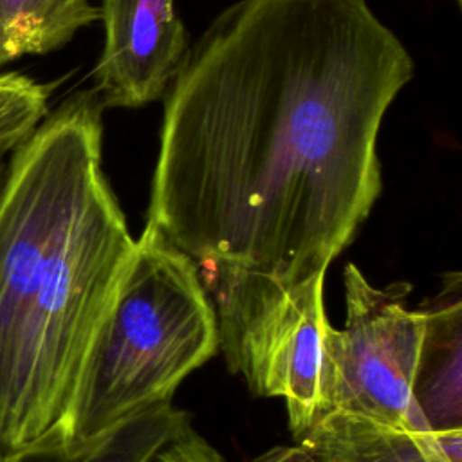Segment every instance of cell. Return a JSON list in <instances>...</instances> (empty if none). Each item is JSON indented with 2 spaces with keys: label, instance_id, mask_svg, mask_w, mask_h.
<instances>
[{
  "label": "cell",
  "instance_id": "obj_1",
  "mask_svg": "<svg viewBox=\"0 0 462 462\" xmlns=\"http://www.w3.org/2000/svg\"><path fill=\"white\" fill-rule=\"evenodd\" d=\"M413 60L366 0H238L164 94L146 224L200 273L325 274L383 189Z\"/></svg>",
  "mask_w": 462,
  "mask_h": 462
},
{
  "label": "cell",
  "instance_id": "obj_2",
  "mask_svg": "<svg viewBox=\"0 0 462 462\" xmlns=\"http://www.w3.org/2000/svg\"><path fill=\"white\" fill-rule=\"evenodd\" d=\"M103 106L67 97L7 159L0 188V462L56 435L134 256L103 171Z\"/></svg>",
  "mask_w": 462,
  "mask_h": 462
},
{
  "label": "cell",
  "instance_id": "obj_3",
  "mask_svg": "<svg viewBox=\"0 0 462 462\" xmlns=\"http://www.w3.org/2000/svg\"><path fill=\"white\" fill-rule=\"evenodd\" d=\"M217 352V314L199 265L146 224L88 348L61 439L88 440L171 402Z\"/></svg>",
  "mask_w": 462,
  "mask_h": 462
},
{
  "label": "cell",
  "instance_id": "obj_4",
  "mask_svg": "<svg viewBox=\"0 0 462 462\" xmlns=\"http://www.w3.org/2000/svg\"><path fill=\"white\" fill-rule=\"evenodd\" d=\"M202 276V274H200ZM215 298L218 350L260 397H282L298 440L321 411L325 274L280 282L265 274L220 271L202 276Z\"/></svg>",
  "mask_w": 462,
  "mask_h": 462
},
{
  "label": "cell",
  "instance_id": "obj_5",
  "mask_svg": "<svg viewBox=\"0 0 462 462\" xmlns=\"http://www.w3.org/2000/svg\"><path fill=\"white\" fill-rule=\"evenodd\" d=\"M343 287L345 323H330L325 336L319 415L431 431L413 401L424 312L408 307L411 285L375 287L356 263H346Z\"/></svg>",
  "mask_w": 462,
  "mask_h": 462
},
{
  "label": "cell",
  "instance_id": "obj_6",
  "mask_svg": "<svg viewBox=\"0 0 462 462\" xmlns=\"http://www.w3.org/2000/svg\"><path fill=\"white\" fill-rule=\"evenodd\" d=\"M105 43L94 69L103 108H139L166 94L188 54L175 0H101Z\"/></svg>",
  "mask_w": 462,
  "mask_h": 462
},
{
  "label": "cell",
  "instance_id": "obj_7",
  "mask_svg": "<svg viewBox=\"0 0 462 462\" xmlns=\"http://www.w3.org/2000/svg\"><path fill=\"white\" fill-rule=\"evenodd\" d=\"M424 337L413 401L437 435L462 433V282L448 273L437 296L420 307Z\"/></svg>",
  "mask_w": 462,
  "mask_h": 462
},
{
  "label": "cell",
  "instance_id": "obj_8",
  "mask_svg": "<svg viewBox=\"0 0 462 462\" xmlns=\"http://www.w3.org/2000/svg\"><path fill=\"white\" fill-rule=\"evenodd\" d=\"M294 444L319 462H462V433L437 435L319 415Z\"/></svg>",
  "mask_w": 462,
  "mask_h": 462
},
{
  "label": "cell",
  "instance_id": "obj_9",
  "mask_svg": "<svg viewBox=\"0 0 462 462\" xmlns=\"http://www.w3.org/2000/svg\"><path fill=\"white\" fill-rule=\"evenodd\" d=\"M186 424L188 413L166 402L132 415L88 440L52 437L9 462H148Z\"/></svg>",
  "mask_w": 462,
  "mask_h": 462
},
{
  "label": "cell",
  "instance_id": "obj_10",
  "mask_svg": "<svg viewBox=\"0 0 462 462\" xmlns=\"http://www.w3.org/2000/svg\"><path fill=\"white\" fill-rule=\"evenodd\" d=\"M97 18L90 0H0V72L20 58L61 49Z\"/></svg>",
  "mask_w": 462,
  "mask_h": 462
},
{
  "label": "cell",
  "instance_id": "obj_11",
  "mask_svg": "<svg viewBox=\"0 0 462 462\" xmlns=\"http://www.w3.org/2000/svg\"><path fill=\"white\" fill-rule=\"evenodd\" d=\"M54 83L9 70L0 72V155L23 143L49 114Z\"/></svg>",
  "mask_w": 462,
  "mask_h": 462
},
{
  "label": "cell",
  "instance_id": "obj_12",
  "mask_svg": "<svg viewBox=\"0 0 462 462\" xmlns=\"http://www.w3.org/2000/svg\"><path fill=\"white\" fill-rule=\"evenodd\" d=\"M148 462H226L222 455L193 428L186 424Z\"/></svg>",
  "mask_w": 462,
  "mask_h": 462
},
{
  "label": "cell",
  "instance_id": "obj_13",
  "mask_svg": "<svg viewBox=\"0 0 462 462\" xmlns=\"http://www.w3.org/2000/svg\"><path fill=\"white\" fill-rule=\"evenodd\" d=\"M253 462H319L307 449L298 444L292 446H274L256 457Z\"/></svg>",
  "mask_w": 462,
  "mask_h": 462
},
{
  "label": "cell",
  "instance_id": "obj_14",
  "mask_svg": "<svg viewBox=\"0 0 462 462\" xmlns=\"http://www.w3.org/2000/svg\"><path fill=\"white\" fill-rule=\"evenodd\" d=\"M5 171H7V159H5V155H0V188L5 179Z\"/></svg>",
  "mask_w": 462,
  "mask_h": 462
},
{
  "label": "cell",
  "instance_id": "obj_15",
  "mask_svg": "<svg viewBox=\"0 0 462 462\" xmlns=\"http://www.w3.org/2000/svg\"><path fill=\"white\" fill-rule=\"evenodd\" d=\"M457 4H458V5H460V0H457Z\"/></svg>",
  "mask_w": 462,
  "mask_h": 462
}]
</instances>
